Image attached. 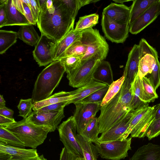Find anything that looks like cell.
Here are the masks:
<instances>
[{"instance_id": "cell-15", "label": "cell", "mask_w": 160, "mask_h": 160, "mask_svg": "<svg viewBox=\"0 0 160 160\" xmlns=\"http://www.w3.org/2000/svg\"><path fill=\"white\" fill-rule=\"evenodd\" d=\"M39 156L36 149H27L0 143V160H36Z\"/></svg>"}, {"instance_id": "cell-40", "label": "cell", "mask_w": 160, "mask_h": 160, "mask_svg": "<svg viewBox=\"0 0 160 160\" xmlns=\"http://www.w3.org/2000/svg\"><path fill=\"white\" fill-rule=\"evenodd\" d=\"M33 104L32 98L20 100L17 106L19 110V114L18 115L26 119L32 113Z\"/></svg>"}, {"instance_id": "cell-41", "label": "cell", "mask_w": 160, "mask_h": 160, "mask_svg": "<svg viewBox=\"0 0 160 160\" xmlns=\"http://www.w3.org/2000/svg\"><path fill=\"white\" fill-rule=\"evenodd\" d=\"M148 76L147 78L156 90L160 85V62L159 60L157 61L152 72Z\"/></svg>"}, {"instance_id": "cell-1", "label": "cell", "mask_w": 160, "mask_h": 160, "mask_svg": "<svg viewBox=\"0 0 160 160\" xmlns=\"http://www.w3.org/2000/svg\"><path fill=\"white\" fill-rule=\"evenodd\" d=\"M75 20L62 0H46L37 23L41 33L57 42L74 29Z\"/></svg>"}, {"instance_id": "cell-28", "label": "cell", "mask_w": 160, "mask_h": 160, "mask_svg": "<svg viewBox=\"0 0 160 160\" xmlns=\"http://www.w3.org/2000/svg\"><path fill=\"white\" fill-rule=\"evenodd\" d=\"M158 0H134L130 7V25Z\"/></svg>"}, {"instance_id": "cell-48", "label": "cell", "mask_w": 160, "mask_h": 160, "mask_svg": "<svg viewBox=\"0 0 160 160\" xmlns=\"http://www.w3.org/2000/svg\"><path fill=\"white\" fill-rule=\"evenodd\" d=\"M13 111L11 109L5 107L0 108V115L7 117L8 118L13 119Z\"/></svg>"}, {"instance_id": "cell-50", "label": "cell", "mask_w": 160, "mask_h": 160, "mask_svg": "<svg viewBox=\"0 0 160 160\" xmlns=\"http://www.w3.org/2000/svg\"><path fill=\"white\" fill-rule=\"evenodd\" d=\"M155 109L154 120H157L160 118V103L154 106Z\"/></svg>"}, {"instance_id": "cell-55", "label": "cell", "mask_w": 160, "mask_h": 160, "mask_svg": "<svg viewBox=\"0 0 160 160\" xmlns=\"http://www.w3.org/2000/svg\"><path fill=\"white\" fill-rule=\"evenodd\" d=\"M159 2H160V0H159Z\"/></svg>"}, {"instance_id": "cell-8", "label": "cell", "mask_w": 160, "mask_h": 160, "mask_svg": "<svg viewBox=\"0 0 160 160\" xmlns=\"http://www.w3.org/2000/svg\"><path fill=\"white\" fill-rule=\"evenodd\" d=\"M132 138L123 140H116L95 144L101 157L111 160H121L128 156V151L131 149Z\"/></svg>"}, {"instance_id": "cell-3", "label": "cell", "mask_w": 160, "mask_h": 160, "mask_svg": "<svg viewBox=\"0 0 160 160\" xmlns=\"http://www.w3.org/2000/svg\"><path fill=\"white\" fill-rule=\"evenodd\" d=\"M65 72L59 60L52 62L38 75L32 91V103L45 100L51 96Z\"/></svg>"}, {"instance_id": "cell-17", "label": "cell", "mask_w": 160, "mask_h": 160, "mask_svg": "<svg viewBox=\"0 0 160 160\" xmlns=\"http://www.w3.org/2000/svg\"><path fill=\"white\" fill-rule=\"evenodd\" d=\"M140 59V49L138 45L135 44L130 51L123 75L125 76L124 83L131 85L138 73Z\"/></svg>"}, {"instance_id": "cell-19", "label": "cell", "mask_w": 160, "mask_h": 160, "mask_svg": "<svg viewBox=\"0 0 160 160\" xmlns=\"http://www.w3.org/2000/svg\"><path fill=\"white\" fill-rule=\"evenodd\" d=\"M102 13L111 21L129 23L130 8L124 4L112 3L103 9Z\"/></svg>"}, {"instance_id": "cell-45", "label": "cell", "mask_w": 160, "mask_h": 160, "mask_svg": "<svg viewBox=\"0 0 160 160\" xmlns=\"http://www.w3.org/2000/svg\"><path fill=\"white\" fill-rule=\"evenodd\" d=\"M7 0H0V28L5 26L7 21Z\"/></svg>"}, {"instance_id": "cell-22", "label": "cell", "mask_w": 160, "mask_h": 160, "mask_svg": "<svg viewBox=\"0 0 160 160\" xmlns=\"http://www.w3.org/2000/svg\"><path fill=\"white\" fill-rule=\"evenodd\" d=\"M132 100L130 105L132 111L143 105L148 103L143 92L142 78L138 73L131 85Z\"/></svg>"}, {"instance_id": "cell-42", "label": "cell", "mask_w": 160, "mask_h": 160, "mask_svg": "<svg viewBox=\"0 0 160 160\" xmlns=\"http://www.w3.org/2000/svg\"><path fill=\"white\" fill-rule=\"evenodd\" d=\"M160 134V118L154 120L147 129L145 134L149 140L156 137Z\"/></svg>"}, {"instance_id": "cell-53", "label": "cell", "mask_w": 160, "mask_h": 160, "mask_svg": "<svg viewBox=\"0 0 160 160\" xmlns=\"http://www.w3.org/2000/svg\"><path fill=\"white\" fill-rule=\"evenodd\" d=\"M36 160H47V159L44 158L43 155H42L39 156L38 158Z\"/></svg>"}, {"instance_id": "cell-13", "label": "cell", "mask_w": 160, "mask_h": 160, "mask_svg": "<svg viewBox=\"0 0 160 160\" xmlns=\"http://www.w3.org/2000/svg\"><path fill=\"white\" fill-rule=\"evenodd\" d=\"M56 43L41 33L40 38L33 51L34 59L39 66H46L53 61V50Z\"/></svg>"}, {"instance_id": "cell-49", "label": "cell", "mask_w": 160, "mask_h": 160, "mask_svg": "<svg viewBox=\"0 0 160 160\" xmlns=\"http://www.w3.org/2000/svg\"><path fill=\"white\" fill-rule=\"evenodd\" d=\"M16 121L13 119H11L0 115V126L5 127Z\"/></svg>"}, {"instance_id": "cell-26", "label": "cell", "mask_w": 160, "mask_h": 160, "mask_svg": "<svg viewBox=\"0 0 160 160\" xmlns=\"http://www.w3.org/2000/svg\"><path fill=\"white\" fill-rule=\"evenodd\" d=\"M17 33L19 39L32 46H35L37 44L40 37L34 29L33 25L31 24L20 26Z\"/></svg>"}, {"instance_id": "cell-10", "label": "cell", "mask_w": 160, "mask_h": 160, "mask_svg": "<svg viewBox=\"0 0 160 160\" xmlns=\"http://www.w3.org/2000/svg\"><path fill=\"white\" fill-rule=\"evenodd\" d=\"M138 75L142 78L151 73L158 60V52L144 38L140 41Z\"/></svg>"}, {"instance_id": "cell-5", "label": "cell", "mask_w": 160, "mask_h": 160, "mask_svg": "<svg viewBox=\"0 0 160 160\" xmlns=\"http://www.w3.org/2000/svg\"><path fill=\"white\" fill-rule=\"evenodd\" d=\"M131 112L129 126L122 141L126 139L130 134L131 138L144 137L147 129L154 120V107L150 106L148 103Z\"/></svg>"}, {"instance_id": "cell-21", "label": "cell", "mask_w": 160, "mask_h": 160, "mask_svg": "<svg viewBox=\"0 0 160 160\" xmlns=\"http://www.w3.org/2000/svg\"><path fill=\"white\" fill-rule=\"evenodd\" d=\"M108 86L107 85L92 80L88 84L71 91L72 98L68 102L75 104L91 94L94 92Z\"/></svg>"}, {"instance_id": "cell-38", "label": "cell", "mask_w": 160, "mask_h": 160, "mask_svg": "<svg viewBox=\"0 0 160 160\" xmlns=\"http://www.w3.org/2000/svg\"><path fill=\"white\" fill-rule=\"evenodd\" d=\"M144 95L148 103L158 98L156 90L151 84L148 78L145 76L142 78Z\"/></svg>"}, {"instance_id": "cell-47", "label": "cell", "mask_w": 160, "mask_h": 160, "mask_svg": "<svg viewBox=\"0 0 160 160\" xmlns=\"http://www.w3.org/2000/svg\"><path fill=\"white\" fill-rule=\"evenodd\" d=\"M77 158L72 153L68 152L64 147L61 152L59 160H75Z\"/></svg>"}, {"instance_id": "cell-6", "label": "cell", "mask_w": 160, "mask_h": 160, "mask_svg": "<svg viewBox=\"0 0 160 160\" xmlns=\"http://www.w3.org/2000/svg\"><path fill=\"white\" fill-rule=\"evenodd\" d=\"M80 40L86 48V53L82 62L96 57L101 61L105 59L109 51L108 45L97 29L92 28L81 31Z\"/></svg>"}, {"instance_id": "cell-9", "label": "cell", "mask_w": 160, "mask_h": 160, "mask_svg": "<svg viewBox=\"0 0 160 160\" xmlns=\"http://www.w3.org/2000/svg\"><path fill=\"white\" fill-rule=\"evenodd\" d=\"M102 61L93 57L82 62V64L73 74L67 77L69 85L74 88H80L93 80V75L97 66Z\"/></svg>"}, {"instance_id": "cell-54", "label": "cell", "mask_w": 160, "mask_h": 160, "mask_svg": "<svg viewBox=\"0 0 160 160\" xmlns=\"http://www.w3.org/2000/svg\"><path fill=\"white\" fill-rule=\"evenodd\" d=\"M75 160H86L84 158H77Z\"/></svg>"}, {"instance_id": "cell-24", "label": "cell", "mask_w": 160, "mask_h": 160, "mask_svg": "<svg viewBox=\"0 0 160 160\" xmlns=\"http://www.w3.org/2000/svg\"><path fill=\"white\" fill-rule=\"evenodd\" d=\"M29 24H30L25 16L16 8L13 0H7V21L5 26Z\"/></svg>"}, {"instance_id": "cell-43", "label": "cell", "mask_w": 160, "mask_h": 160, "mask_svg": "<svg viewBox=\"0 0 160 160\" xmlns=\"http://www.w3.org/2000/svg\"><path fill=\"white\" fill-rule=\"evenodd\" d=\"M24 2L29 6L32 11L34 19L37 23L40 12V7L38 0H24Z\"/></svg>"}, {"instance_id": "cell-33", "label": "cell", "mask_w": 160, "mask_h": 160, "mask_svg": "<svg viewBox=\"0 0 160 160\" xmlns=\"http://www.w3.org/2000/svg\"><path fill=\"white\" fill-rule=\"evenodd\" d=\"M67 73V78L74 72L82 64V60L78 56H70L63 57L59 60Z\"/></svg>"}, {"instance_id": "cell-44", "label": "cell", "mask_w": 160, "mask_h": 160, "mask_svg": "<svg viewBox=\"0 0 160 160\" xmlns=\"http://www.w3.org/2000/svg\"><path fill=\"white\" fill-rule=\"evenodd\" d=\"M69 101H64L51 104L43 107L37 110L44 112L58 111L62 109L65 106L68 105Z\"/></svg>"}, {"instance_id": "cell-20", "label": "cell", "mask_w": 160, "mask_h": 160, "mask_svg": "<svg viewBox=\"0 0 160 160\" xmlns=\"http://www.w3.org/2000/svg\"><path fill=\"white\" fill-rule=\"evenodd\" d=\"M81 33V31L76 30L74 28L71 30L61 40L57 42L53 50V61L59 60L62 58L66 49L72 43L80 38Z\"/></svg>"}, {"instance_id": "cell-36", "label": "cell", "mask_w": 160, "mask_h": 160, "mask_svg": "<svg viewBox=\"0 0 160 160\" xmlns=\"http://www.w3.org/2000/svg\"><path fill=\"white\" fill-rule=\"evenodd\" d=\"M125 79V77L123 75L117 80L114 81L109 86L108 90L102 102L101 106L107 104L120 90Z\"/></svg>"}, {"instance_id": "cell-35", "label": "cell", "mask_w": 160, "mask_h": 160, "mask_svg": "<svg viewBox=\"0 0 160 160\" xmlns=\"http://www.w3.org/2000/svg\"><path fill=\"white\" fill-rule=\"evenodd\" d=\"M68 8L72 17L75 20L79 9L87 4L95 3L98 0H62Z\"/></svg>"}, {"instance_id": "cell-34", "label": "cell", "mask_w": 160, "mask_h": 160, "mask_svg": "<svg viewBox=\"0 0 160 160\" xmlns=\"http://www.w3.org/2000/svg\"><path fill=\"white\" fill-rule=\"evenodd\" d=\"M99 15L93 13L79 18L74 28L78 31H82L87 29L92 28L98 23Z\"/></svg>"}, {"instance_id": "cell-27", "label": "cell", "mask_w": 160, "mask_h": 160, "mask_svg": "<svg viewBox=\"0 0 160 160\" xmlns=\"http://www.w3.org/2000/svg\"><path fill=\"white\" fill-rule=\"evenodd\" d=\"M72 98L71 92H59L55 93L45 100L34 103L32 109L33 111L37 110L51 104L64 101L69 102Z\"/></svg>"}, {"instance_id": "cell-29", "label": "cell", "mask_w": 160, "mask_h": 160, "mask_svg": "<svg viewBox=\"0 0 160 160\" xmlns=\"http://www.w3.org/2000/svg\"><path fill=\"white\" fill-rule=\"evenodd\" d=\"M77 139L82 149L84 158L86 160H98L99 153L96 146L86 138L78 133Z\"/></svg>"}, {"instance_id": "cell-14", "label": "cell", "mask_w": 160, "mask_h": 160, "mask_svg": "<svg viewBox=\"0 0 160 160\" xmlns=\"http://www.w3.org/2000/svg\"><path fill=\"white\" fill-rule=\"evenodd\" d=\"M64 117V109L49 112L35 110L26 119L36 125L49 127L51 132H54L58 128Z\"/></svg>"}, {"instance_id": "cell-4", "label": "cell", "mask_w": 160, "mask_h": 160, "mask_svg": "<svg viewBox=\"0 0 160 160\" xmlns=\"http://www.w3.org/2000/svg\"><path fill=\"white\" fill-rule=\"evenodd\" d=\"M4 127L14 134L26 147L32 149H36L43 143L51 130L46 126L36 125L26 118Z\"/></svg>"}, {"instance_id": "cell-31", "label": "cell", "mask_w": 160, "mask_h": 160, "mask_svg": "<svg viewBox=\"0 0 160 160\" xmlns=\"http://www.w3.org/2000/svg\"><path fill=\"white\" fill-rule=\"evenodd\" d=\"M18 38L17 32L12 31L0 30V54L5 53L16 43Z\"/></svg>"}, {"instance_id": "cell-39", "label": "cell", "mask_w": 160, "mask_h": 160, "mask_svg": "<svg viewBox=\"0 0 160 160\" xmlns=\"http://www.w3.org/2000/svg\"><path fill=\"white\" fill-rule=\"evenodd\" d=\"M109 87V86H107L94 92L81 101L79 102L101 103L108 90Z\"/></svg>"}, {"instance_id": "cell-46", "label": "cell", "mask_w": 160, "mask_h": 160, "mask_svg": "<svg viewBox=\"0 0 160 160\" xmlns=\"http://www.w3.org/2000/svg\"><path fill=\"white\" fill-rule=\"evenodd\" d=\"M23 9L24 15L31 24L36 25L37 23L35 21L31 9L29 5L26 3L24 0H22Z\"/></svg>"}, {"instance_id": "cell-51", "label": "cell", "mask_w": 160, "mask_h": 160, "mask_svg": "<svg viewBox=\"0 0 160 160\" xmlns=\"http://www.w3.org/2000/svg\"><path fill=\"white\" fill-rule=\"evenodd\" d=\"M5 101L2 95H0V108L5 107Z\"/></svg>"}, {"instance_id": "cell-25", "label": "cell", "mask_w": 160, "mask_h": 160, "mask_svg": "<svg viewBox=\"0 0 160 160\" xmlns=\"http://www.w3.org/2000/svg\"><path fill=\"white\" fill-rule=\"evenodd\" d=\"M93 80L109 86L114 82L112 71L109 62L104 60L100 62L94 72Z\"/></svg>"}, {"instance_id": "cell-52", "label": "cell", "mask_w": 160, "mask_h": 160, "mask_svg": "<svg viewBox=\"0 0 160 160\" xmlns=\"http://www.w3.org/2000/svg\"><path fill=\"white\" fill-rule=\"evenodd\" d=\"M115 2L122 3L123 2L131 1V0H113Z\"/></svg>"}, {"instance_id": "cell-12", "label": "cell", "mask_w": 160, "mask_h": 160, "mask_svg": "<svg viewBox=\"0 0 160 160\" xmlns=\"http://www.w3.org/2000/svg\"><path fill=\"white\" fill-rule=\"evenodd\" d=\"M76 108L73 117L75 120L78 134H80L92 118L96 117L100 110L101 103H83L74 104Z\"/></svg>"}, {"instance_id": "cell-16", "label": "cell", "mask_w": 160, "mask_h": 160, "mask_svg": "<svg viewBox=\"0 0 160 160\" xmlns=\"http://www.w3.org/2000/svg\"><path fill=\"white\" fill-rule=\"evenodd\" d=\"M160 14L159 0L155 2L130 25L129 32L137 34L152 22Z\"/></svg>"}, {"instance_id": "cell-23", "label": "cell", "mask_w": 160, "mask_h": 160, "mask_svg": "<svg viewBox=\"0 0 160 160\" xmlns=\"http://www.w3.org/2000/svg\"><path fill=\"white\" fill-rule=\"evenodd\" d=\"M129 160H160V146L151 143L139 148Z\"/></svg>"}, {"instance_id": "cell-18", "label": "cell", "mask_w": 160, "mask_h": 160, "mask_svg": "<svg viewBox=\"0 0 160 160\" xmlns=\"http://www.w3.org/2000/svg\"><path fill=\"white\" fill-rule=\"evenodd\" d=\"M132 115L130 112L121 121L102 133L99 138V142L121 140L123 135L129 126Z\"/></svg>"}, {"instance_id": "cell-37", "label": "cell", "mask_w": 160, "mask_h": 160, "mask_svg": "<svg viewBox=\"0 0 160 160\" xmlns=\"http://www.w3.org/2000/svg\"><path fill=\"white\" fill-rule=\"evenodd\" d=\"M86 52L85 46L82 43L80 38L72 43L66 49L62 58L74 56L80 57L82 60V58L85 55Z\"/></svg>"}, {"instance_id": "cell-30", "label": "cell", "mask_w": 160, "mask_h": 160, "mask_svg": "<svg viewBox=\"0 0 160 160\" xmlns=\"http://www.w3.org/2000/svg\"><path fill=\"white\" fill-rule=\"evenodd\" d=\"M98 122V118L91 119L80 134L86 138L89 142L98 144L99 142Z\"/></svg>"}, {"instance_id": "cell-2", "label": "cell", "mask_w": 160, "mask_h": 160, "mask_svg": "<svg viewBox=\"0 0 160 160\" xmlns=\"http://www.w3.org/2000/svg\"><path fill=\"white\" fill-rule=\"evenodd\" d=\"M132 100L131 85L124 82L118 92L107 104L101 106L98 118L99 134L119 122L131 112Z\"/></svg>"}, {"instance_id": "cell-32", "label": "cell", "mask_w": 160, "mask_h": 160, "mask_svg": "<svg viewBox=\"0 0 160 160\" xmlns=\"http://www.w3.org/2000/svg\"><path fill=\"white\" fill-rule=\"evenodd\" d=\"M0 143L9 146L24 148V144L14 134L0 126Z\"/></svg>"}, {"instance_id": "cell-7", "label": "cell", "mask_w": 160, "mask_h": 160, "mask_svg": "<svg viewBox=\"0 0 160 160\" xmlns=\"http://www.w3.org/2000/svg\"><path fill=\"white\" fill-rule=\"evenodd\" d=\"M60 140L68 152L77 158H84L81 147L77 139V127L73 116L63 121L58 128Z\"/></svg>"}, {"instance_id": "cell-11", "label": "cell", "mask_w": 160, "mask_h": 160, "mask_svg": "<svg viewBox=\"0 0 160 160\" xmlns=\"http://www.w3.org/2000/svg\"><path fill=\"white\" fill-rule=\"evenodd\" d=\"M101 25L105 36L112 42L123 43L128 37L129 23L111 21L102 13Z\"/></svg>"}]
</instances>
